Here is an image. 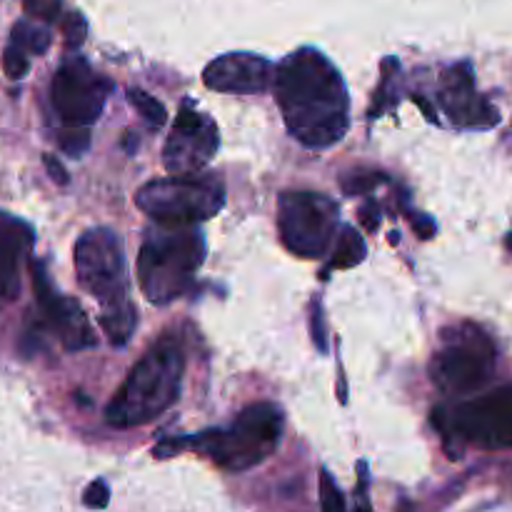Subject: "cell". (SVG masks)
Wrapping results in <instances>:
<instances>
[{"mask_svg": "<svg viewBox=\"0 0 512 512\" xmlns=\"http://www.w3.org/2000/svg\"><path fill=\"white\" fill-rule=\"evenodd\" d=\"M275 95L285 125L305 148H330L348 133V90L320 50L300 48L290 53L275 70Z\"/></svg>", "mask_w": 512, "mask_h": 512, "instance_id": "obj_1", "label": "cell"}, {"mask_svg": "<svg viewBox=\"0 0 512 512\" xmlns=\"http://www.w3.org/2000/svg\"><path fill=\"white\" fill-rule=\"evenodd\" d=\"M185 358L175 340H163L130 370L110 400L105 420L113 428H138L163 415L180 395Z\"/></svg>", "mask_w": 512, "mask_h": 512, "instance_id": "obj_2", "label": "cell"}, {"mask_svg": "<svg viewBox=\"0 0 512 512\" xmlns=\"http://www.w3.org/2000/svg\"><path fill=\"white\" fill-rule=\"evenodd\" d=\"M205 240L200 230L158 225L148 230L138 258V278L150 303H170L193 285V275L203 265Z\"/></svg>", "mask_w": 512, "mask_h": 512, "instance_id": "obj_3", "label": "cell"}, {"mask_svg": "<svg viewBox=\"0 0 512 512\" xmlns=\"http://www.w3.org/2000/svg\"><path fill=\"white\" fill-rule=\"evenodd\" d=\"M283 435V413L273 403H253L240 410L230 428L205 430L200 435L180 438L185 448L208 455L218 468L250 470L275 453Z\"/></svg>", "mask_w": 512, "mask_h": 512, "instance_id": "obj_4", "label": "cell"}, {"mask_svg": "<svg viewBox=\"0 0 512 512\" xmlns=\"http://www.w3.org/2000/svg\"><path fill=\"white\" fill-rule=\"evenodd\" d=\"M135 203L158 225L190 228L223 210L225 188L215 175H173L145 183Z\"/></svg>", "mask_w": 512, "mask_h": 512, "instance_id": "obj_5", "label": "cell"}, {"mask_svg": "<svg viewBox=\"0 0 512 512\" xmlns=\"http://www.w3.org/2000/svg\"><path fill=\"white\" fill-rule=\"evenodd\" d=\"M495 370V345L470 323L443 330V348L430 363V378L453 398H465L490 380Z\"/></svg>", "mask_w": 512, "mask_h": 512, "instance_id": "obj_6", "label": "cell"}, {"mask_svg": "<svg viewBox=\"0 0 512 512\" xmlns=\"http://www.w3.org/2000/svg\"><path fill=\"white\" fill-rule=\"evenodd\" d=\"M433 425L450 440L473 443L483 450L512 448V385H503L480 398L463 400L453 410L435 408Z\"/></svg>", "mask_w": 512, "mask_h": 512, "instance_id": "obj_7", "label": "cell"}, {"mask_svg": "<svg viewBox=\"0 0 512 512\" xmlns=\"http://www.w3.org/2000/svg\"><path fill=\"white\" fill-rule=\"evenodd\" d=\"M340 208L333 198L290 190L278 200V228L285 248L298 258H323L338 235Z\"/></svg>", "mask_w": 512, "mask_h": 512, "instance_id": "obj_8", "label": "cell"}, {"mask_svg": "<svg viewBox=\"0 0 512 512\" xmlns=\"http://www.w3.org/2000/svg\"><path fill=\"white\" fill-rule=\"evenodd\" d=\"M75 273L80 285L103 305L128 300L123 240L110 228H93L75 243Z\"/></svg>", "mask_w": 512, "mask_h": 512, "instance_id": "obj_9", "label": "cell"}, {"mask_svg": "<svg viewBox=\"0 0 512 512\" xmlns=\"http://www.w3.org/2000/svg\"><path fill=\"white\" fill-rule=\"evenodd\" d=\"M113 83L105 75H98L88 60L73 55L63 60L50 85V98L65 128H85L100 118Z\"/></svg>", "mask_w": 512, "mask_h": 512, "instance_id": "obj_10", "label": "cell"}, {"mask_svg": "<svg viewBox=\"0 0 512 512\" xmlns=\"http://www.w3.org/2000/svg\"><path fill=\"white\" fill-rule=\"evenodd\" d=\"M220 145L213 118L183 105L163 148V163L173 175H198L210 163Z\"/></svg>", "mask_w": 512, "mask_h": 512, "instance_id": "obj_11", "label": "cell"}, {"mask_svg": "<svg viewBox=\"0 0 512 512\" xmlns=\"http://www.w3.org/2000/svg\"><path fill=\"white\" fill-rule=\"evenodd\" d=\"M33 285H35V298H38L40 310H43L45 323H48V328L58 335L63 348L70 350V353H75V350L95 348L98 338H95L83 308L78 305V300L55 293L48 275H45L43 263L33 265Z\"/></svg>", "mask_w": 512, "mask_h": 512, "instance_id": "obj_12", "label": "cell"}, {"mask_svg": "<svg viewBox=\"0 0 512 512\" xmlns=\"http://www.w3.org/2000/svg\"><path fill=\"white\" fill-rule=\"evenodd\" d=\"M440 108L448 113V118L453 120L460 128H493L500 123V113L488 103L485 98H480L478 90H475V78L473 68L468 63H458L453 68L445 70L443 75V90L438 95Z\"/></svg>", "mask_w": 512, "mask_h": 512, "instance_id": "obj_13", "label": "cell"}, {"mask_svg": "<svg viewBox=\"0 0 512 512\" xmlns=\"http://www.w3.org/2000/svg\"><path fill=\"white\" fill-rule=\"evenodd\" d=\"M205 85L218 93H265L273 80V65L255 53H228L215 58L203 73Z\"/></svg>", "mask_w": 512, "mask_h": 512, "instance_id": "obj_14", "label": "cell"}, {"mask_svg": "<svg viewBox=\"0 0 512 512\" xmlns=\"http://www.w3.org/2000/svg\"><path fill=\"white\" fill-rule=\"evenodd\" d=\"M33 248V228L15 215L0 213V305L20 288V260Z\"/></svg>", "mask_w": 512, "mask_h": 512, "instance_id": "obj_15", "label": "cell"}, {"mask_svg": "<svg viewBox=\"0 0 512 512\" xmlns=\"http://www.w3.org/2000/svg\"><path fill=\"white\" fill-rule=\"evenodd\" d=\"M135 323H138V313H135L133 303L130 300H120V303L103 305V313H100V328L108 335L110 343L118 348L125 345L133 335Z\"/></svg>", "mask_w": 512, "mask_h": 512, "instance_id": "obj_16", "label": "cell"}, {"mask_svg": "<svg viewBox=\"0 0 512 512\" xmlns=\"http://www.w3.org/2000/svg\"><path fill=\"white\" fill-rule=\"evenodd\" d=\"M365 240L353 225H343L340 228V238H338V248H335L333 260H330V268L333 270H348L355 268L358 263H363L365 258Z\"/></svg>", "mask_w": 512, "mask_h": 512, "instance_id": "obj_17", "label": "cell"}, {"mask_svg": "<svg viewBox=\"0 0 512 512\" xmlns=\"http://www.w3.org/2000/svg\"><path fill=\"white\" fill-rule=\"evenodd\" d=\"M10 45L20 48L23 53L43 55L50 48V30L43 25L28 23V20H18L10 30Z\"/></svg>", "mask_w": 512, "mask_h": 512, "instance_id": "obj_18", "label": "cell"}, {"mask_svg": "<svg viewBox=\"0 0 512 512\" xmlns=\"http://www.w3.org/2000/svg\"><path fill=\"white\" fill-rule=\"evenodd\" d=\"M128 100H130V105H133V108L143 115L145 123H148L150 128H160V125L165 123V118H168L163 103H158V98L148 95L145 90L128 88Z\"/></svg>", "mask_w": 512, "mask_h": 512, "instance_id": "obj_19", "label": "cell"}, {"mask_svg": "<svg viewBox=\"0 0 512 512\" xmlns=\"http://www.w3.org/2000/svg\"><path fill=\"white\" fill-rule=\"evenodd\" d=\"M320 508L323 512H348L343 493H340L328 470H323V475H320Z\"/></svg>", "mask_w": 512, "mask_h": 512, "instance_id": "obj_20", "label": "cell"}, {"mask_svg": "<svg viewBox=\"0 0 512 512\" xmlns=\"http://www.w3.org/2000/svg\"><path fill=\"white\" fill-rule=\"evenodd\" d=\"M63 38H65V45H68L70 50H78L80 45L85 43V38H88V20L83 18L80 13H68L63 18Z\"/></svg>", "mask_w": 512, "mask_h": 512, "instance_id": "obj_21", "label": "cell"}, {"mask_svg": "<svg viewBox=\"0 0 512 512\" xmlns=\"http://www.w3.org/2000/svg\"><path fill=\"white\" fill-rule=\"evenodd\" d=\"M385 183V175L383 173H353L350 178L343 180V190L345 195H370L375 190V185Z\"/></svg>", "mask_w": 512, "mask_h": 512, "instance_id": "obj_22", "label": "cell"}, {"mask_svg": "<svg viewBox=\"0 0 512 512\" xmlns=\"http://www.w3.org/2000/svg\"><path fill=\"white\" fill-rule=\"evenodd\" d=\"M23 8L30 18L55 23L63 13V0H23Z\"/></svg>", "mask_w": 512, "mask_h": 512, "instance_id": "obj_23", "label": "cell"}, {"mask_svg": "<svg viewBox=\"0 0 512 512\" xmlns=\"http://www.w3.org/2000/svg\"><path fill=\"white\" fill-rule=\"evenodd\" d=\"M90 145V130L85 128H65L60 133V148L68 153L70 158H80Z\"/></svg>", "mask_w": 512, "mask_h": 512, "instance_id": "obj_24", "label": "cell"}, {"mask_svg": "<svg viewBox=\"0 0 512 512\" xmlns=\"http://www.w3.org/2000/svg\"><path fill=\"white\" fill-rule=\"evenodd\" d=\"M3 70H5V75L13 80L25 78V73L30 70L28 53H23V50L15 48V45H8V48L3 50Z\"/></svg>", "mask_w": 512, "mask_h": 512, "instance_id": "obj_25", "label": "cell"}, {"mask_svg": "<svg viewBox=\"0 0 512 512\" xmlns=\"http://www.w3.org/2000/svg\"><path fill=\"white\" fill-rule=\"evenodd\" d=\"M83 503L88 505V508H105V505L110 503V490L108 485L103 483V480H93V483L85 488V495H83Z\"/></svg>", "mask_w": 512, "mask_h": 512, "instance_id": "obj_26", "label": "cell"}, {"mask_svg": "<svg viewBox=\"0 0 512 512\" xmlns=\"http://www.w3.org/2000/svg\"><path fill=\"white\" fill-rule=\"evenodd\" d=\"M43 163H45V170H48V175L50 178L55 180V183L58 185H68V170L63 168V163H60L58 158H55V155H43Z\"/></svg>", "mask_w": 512, "mask_h": 512, "instance_id": "obj_27", "label": "cell"}, {"mask_svg": "<svg viewBox=\"0 0 512 512\" xmlns=\"http://www.w3.org/2000/svg\"><path fill=\"white\" fill-rule=\"evenodd\" d=\"M360 223L365 225V230H368V233H373L375 228H378V223H380V208H378V203H373V200H368V203L363 205V208H360Z\"/></svg>", "mask_w": 512, "mask_h": 512, "instance_id": "obj_28", "label": "cell"}, {"mask_svg": "<svg viewBox=\"0 0 512 512\" xmlns=\"http://www.w3.org/2000/svg\"><path fill=\"white\" fill-rule=\"evenodd\" d=\"M313 340H315V348L320 353L328 350V343H325V330H323V313H320V305H313Z\"/></svg>", "mask_w": 512, "mask_h": 512, "instance_id": "obj_29", "label": "cell"}, {"mask_svg": "<svg viewBox=\"0 0 512 512\" xmlns=\"http://www.w3.org/2000/svg\"><path fill=\"white\" fill-rule=\"evenodd\" d=\"M413 230H415V233H418L423 240H430V238H433V235H435V230H438V225H435L433 220L428 218V215H420V218H418V215H415Z\"/></svg>", "mask_w": 512, "mask_h": 512, "instance_id": "obj_30", "label": "cell"}, {"mask_svg": "<svg viewBox=\"0 0 512 512\" xmlns=\"http://www.w3.org/2000/svg\"><path fill=\"white\" fill-rule=\"evenodd\" d=\"M355 512H373L368 503V480H365V468H363V483H360V500L355 505Z\"/></svg>", "mask_w": 512, "mask_h": 512, "instance_id": "obj_31", "label": "cell"}, {"mask_svg": "<svg viewBox=\"0 0 512 512\" xmlns=\"http://www.w3.org/2000/svg\"><path fill=\"white\" fill-rule=\"evenodd\" d=\"M415 103H418V105H420V108H423L425 118H428V120H430V123H435V120H438V118H435V110H433V108H430V105H428V103H425V98H423V95H415Z\"/></svg>", "mask_w": 512, "mask_h": 512, "instance_id": "obj_32", "label": "cell"}, {"mask_svg": "<svg viewBox=\"0 0 512 512\" xmlns=\"http://www.w3.org/2000/svg\"><path fill=\"white\" fill-rule=\"evenodd\" d=\"M505 245H508V250L512 253V233L508 235V240H505Z\"/></svg>", "mask_w": 512, "mask_h": 512, "instance_id": "obj_33", "label": "cell"}]
</instances>
